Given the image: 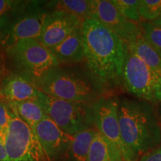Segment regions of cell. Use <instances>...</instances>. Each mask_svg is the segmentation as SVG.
I'll list each match as a JSON object with an SVG mask.
<instances>
[{"instance_id":"8","label":"cell","mask_w":161,"mask_h":161,"mask_svg":"<svg viewBox=\"0 0 161 161\" xmlns=\"http://www.w3.org/2000/svg\"><path fill=\"white\" fill-rule=\"evenodd\" d=\"M119 104L115 97H101L92 104L94 125L104 138L114 145L128 161L126 149L121 138L119 124Z\"/></svg>"},{"instance_id":"22","label":"cell","mask_w":161,"mask_h":161,"mask_svg":"<svg viewBox=\"0 0 161 161\" xmlns=\"http://www.w3.org/2000/svg\"><path fill=\"white\" fill-rule=\"evenodd\" d=\"M122 14L130 22L140 23L141 18L139 14L140 0H112Z\"/></svg>"},{"instance_id":"4","label":"cell","mask_w":161,"mask_h":161,"mask_svg":"<svg viewBox=\"0 0 161 161\" xmlns=\"http://www.w3.org/2000/svg\"><path fill=\"white\" fill-rule=\"evenodd\" d=\"M37 100L46 116L70 136L94 125L92 104L54 98L42 92Z\"/></svg>"},{"instance_id":"2","label":"cell","mask_w":161,"mask_h":161,"mask_svg":"<svg viewBox=\"0 0 161 161\" xmlns=\"http://www.w3.org/2000/svg\"><path fill=\"white\" fill-rule=\"evenodd\" d=\"M121 138L128 161H137L161 142V121L151 103L123 98L119 104Z\"/></svg>"},{"instance_id":"17","label":"cell","mask_w":161,"mask_h":161,"mask_svg":"<svg viewBox=\"0 0 161 161\" xmlns=\"http://www.w3.org/2000/svg\"><path fill=\"white\" fill-rule=\"evenodd\" d=\"M86 161H125L122 153L97 132L92 140Z\"/></svg>"},{"instance_id":"15","label":"cell","mask_w":161,"mask_h":161,"mask_svg":"<svg viewBox=\"0 0 161 161\" xmlns=\"http://www.w3.org/2000/svg\"><path fill=\"white\" fill-rule=\"evenodd\" d=\"M141 28V27H140ZM130 51L138 56L161 83V58L147 43L142 31L125 43Z\"/></svg>"},{"instance_id":"3","label":"cell","mask_w":161,"mask_h":161,"mask_svg":"<svg viewBox=\"0 0 161 161\" xmlns=\"http://www.w3.org/2000/svg\"><path fill=\"white\" fill-rule=\"evenodd\" d=\"M35 82L40 92L52 97L90 104L102 92L97 78L79 70L56 67Z\"/></svg>"},{"instance_id":"10","label":"cell","mask_w":161,"mask_h":161,"mask_svg":"<svg viewBox=\"0 0 161 161\" xmlns=\"http://www.w3.org/2000/svg\"><path fill=\"white\" fill-rule=\"evenodd\" d=\"M83 21L61 11L46 14L38 40L48 49L55 47L81 27Z\"/></svg>"},{"instance_id":"26","label":"cell","mask_w":161,"mask_h":161,"mask_svg":"<svg viewBox=\"0 0 161 161\" xmlns=\"http://www.w3.org/2000/svg\"><path fill=\"white\" fill-rule=\"evenodd\" d=\"M0 161H8L5 148V141H4L1 134H0Z\"/></svg>"},{"instance_id":"23","label":"cell","mask_w":161,"mask_h":161,"mask_svg":"<svg viewBox=\"0 0 161 161\" xmlns=\"http://www.w3.org/2000/svg\"><path fill=\"white\" fill-rule=\"evenodd\" d=\"M11 109L8 104L4 102H0V134L4 141L5 140L6 133L11 119Z\"/></svg>"},{"instance_id":"1","label":"cell","mask_w":161,"mask_h":161,"mask_svg":"<svg viewBox=\"0 0 161 161\" xmlns=\"http://www.w3.org/2000/svg\"><path fill=\"white\" fill-rule=\"evenodd\" d=\"M84 61L88 69L101 84L115 86L122 84L126 55L125 42L109 29L93 19L81 25Z\"/></svg>"},{"instance_id":"27","label":"cell","mask_w":161,"mask_h":161,"mask_svg":"<svg viewBox=\"0 0 161 161\" xmlns=\"http://www.w3.org/2000/svg\"><path fill=\"white\" fill-rule=\"evenodd\" d=\"M152 23L154 24V25H156L161 26V15H160V17H159L158 19H156L155 21H154V22H153V23Z\"/></svg>"},{"instance_id":"14","label":"cell","mask_w":161,"mask_h":161,"mask_svg":"<svg viewBox=\"0 0 161 161\" xmlns=\"http://www.w3.org/2000/svg\"><path fill=\"white\" fill-rule=\"evenodd\" d=\"M49 49L59 64H75L84 61V46L81 27Z\"/></svg>"},{"instance_id":"9","label":"cell","mask_w":161,"mask_h":161,"mask_svg":"<svg viewBox=\"0 0 161 161\" xmlns=\"http://www.w3.org/2000/svg\"><path fill=\"white\" fill-rule=\"evenodd\" d=\"M90 19H93L109 29L125 43L141 31L140 23L128 20L112 0H92Z\"/></svg>"},{"instance_id":"6","label":"cell","mask_w":161,"mask_h":161,"mask_svg":"<svg viewBox=\"0 0 161 161\" xmlns=\"http://www.w3.org/2000/svg\"><path fill=\"white\" fill-rule=\"evenodd\" d=\"M11 113L5 140L8 161H51L44 152L35 130L11 110Z\"/></svg>"},{"instance_id":"21","label":"cell","mask_w":161,"mask_h":161,"mask_svg":"<svg viewBox=\"0 0 161 161\" xmlns=\"http://www.w3.org/2000/svg\"><path fill=\"white\" fill-rule=\"evenodd\" d=\"M139 14L141 22L153 23L161 15V0H140Z\"/></svg>"},{"instance_id":"20","label":"cell","mask_w":161,"mask_h":161,"mask_svg":"<svg viewBox=\"0 0 161 161\" xmlns=\"http://www.w3.org/2000/svg\"><path fill=\"white\" fill-rule=\"evenodd\" d=\"M140 25L147 43L161 58V26L148 22H140Z\"/></svg>"},{"instance_id":"5","label":"cell","mask_w":161,"mask_h":161,"mask_svg":"<svg viewBox=\"0 0 161 161\" xmlns=\"http://www.w3.org/2000/svg\"><path fill=\"white\" fill-rule=\"evenodd\" d=\"M122 84L127 91L139 99L151 104L161 102V83L149 67L127 46Z\"/></svg>"},{"instance_id":"7","label":"cell","mask_w":161,"mask_h":161,"mask_svg":"<svg viewBox=\"0 0 161 161\" xmlns=\"http://www.w3.org/2000/svg\"><path fill=\"white\" fill-rule=\"evenodd\" d=\"M8 52L17 65L31 80L39 78L55 69L59 62L38 40H21L11 44Z\"/></svg>"},{"instance_id":"18","label":"cell","mask_w":161,"mask_h":161,"mask_svg":"<svg viewBox=\"0 0 161 161\" xmlns=\"http://www.w3.org/2000/svg\"><path fill=\"white\" fill-rule=\"evenodd\" d=\"M97 132L96 128H90L73 135L68 148L72 161H86L92 140Z\"/></svg>"},{"instance_id":"13","label":"cell","mask_w":161,"mask_h":161,"mask_svg":"<svg viewBox=\"0 0 161 161\" xmlns=\"http://www.w3.org/2000/svg\"><path fill=\"white\" fill-rule=\"evenodd\" d=\"M46 16L41 11H31L18 18L11 27V44L21 40H38Z\"/></svg>"},{"instance_id":"25","label":"cell","mask_w":161,"mask_h":161,"mask_svg":"<svg viewBox=\"0 0 161 161\" xmlns=\"http://www.w3.org/2000/svg\"><path fill=\"white\" fill-rule=\"evenodd\" d=\"M14 3L11 1L7 0H0V16L5 14L6 11H8L13 5Z\"/></svg>"},{"instance_id":"16","label":"cell","mask_w":161,"mask_h":161,"mask_svg":"<svg viewBox=\"0 0 161 161\" xmlns=\"http://www.w3.org/2000/svg\"><path fill=\"white\" fill-rule=\"evenodd\" d=\"M14 113L35 129L37 125L47 117L43 107L37 99H28L8 103Z\"/></svg>"},{"instance_id":"11","label":"cell","mask_w":161,"mask_h":161,"mask_svg":"<svg viewBox=\"0 0 161 161\" xmlns=\"http://www.w3.org/2000/svg\"><path fill=\"white\" fill-rule=\"evenodd\" d=\"M35 132L50 160L68 150L73 136L66 134L52 119L46 117L35 127Z\"/></svg>"},{"instance_id":"19","label":"cell","mask_w":161,"mask_h":161,"mask_svg":"<svg viewBox=\"0 0 161 161\" xmlns=\"http://www.w3.org/2000/svg\"><path fill=\"white\" fill-rule=\"evenodd\" d=\"M55 7L54 11H61L72 14L84 21L90 19L91 14L92 1L89 0H62L52 3Z\"/></svg>"},{"instance_id":"24","label":"cell","mask_w":161,"mask_h":161,"mask_svg":"<svg viewBox=\"0 0 161 161\" xmlns=\"http://www.w3.org/2000/svg\"><path fill=\"white\" fill-rule=\"evenodd\" d=\"M137 161H161V143L145 154Z\"/></svg>"},{"instance_id":"12","label":"cell","mask_w":161,"mask_h":161,"mask_svg":"<svg viewBox=\"0 0 161 161\" xmlns=\"http://www.w3.org/2000/svg\"><path fill=\"white\" fill-rule=\"evenodd\" d=\"M40 90L32 80L26 76L11 74L3 81L2 96L8 102L37 99Z\"/></svg>"}]
</instances>
